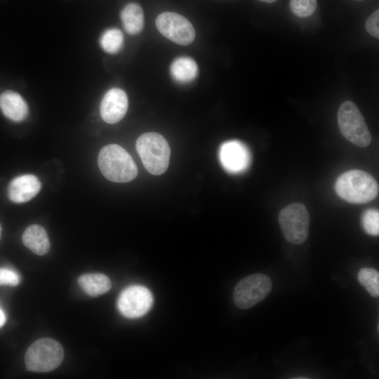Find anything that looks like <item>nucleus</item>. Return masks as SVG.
<instances>
[{"mask_svg":"<svg viewBox=\"0 0 379 379\" xmlns=\"http://www.w3.org/2000/svg\"><path fill=\"white\" fill-rule=\"evenodd\" d=\"M335 190L339 197L349 203L365 204L378 196V184L368 173L351 170L337 179Z\"/></svg>","mask_w":379,"mask_h":379,"instance_id":"1","label":"nucleus"},{"mask_svg":"<svg viewBox=\"0 0 379 379\" xmlns=\"http://www.w3.org/2000/svg\"><path fill=\"white\" fill-rule=\"evenodd\" d=\"M98 164L102 175L112 182H128L138 175L137 166L131 155L116 144L100 149Z\"/></svg>","mask_w":379,"mask_h":379,"instance_id":"2","label":"nucleus"},{"mask_svg":"<svg viewBox=\"0 0 379 379\" xmlns=\"http://www.w3.org/2000/svg\"><path fill=\"white\" fill-rule=\"evenodd\" d=\"M135 147L149 173L159 175L167 170L171 150L164 136L154 132L143 133L137 139Z\"/></svg>","mask_w":379,"mask_h":379,"instance_id":"3","label":"nucleus"},{"mask_svg":"<svg viewBox=\"0 0 379 379\" xmlns=\"http://www.w3.org/2000/svg\"><path fill=\"white\" fill-rule=\"evenodd\" d=\"M64 358V350L57 340L44 338L34 342L27 349L25 362L28 371L45 373L58 368Z\"/></svg>","mask_w":379,"mask_h":379,"instance_id":"4","label":"nucleus"},{"mask_svg":"<svg viewBox=\"0 0 379 379\" xmlns=\"http://www.w3.org/2000/svg\"><path fill=\"white\" fill-rule=\"evenodd\" d=\"M338 124L343 136L352 144L365 147L371 142V135L357 106L345 101L338 112Z\"/></svg>","mask_w":379,"mask_h":379,"instance_id":"5","label":"nucleus"},{"mask_svg":"<svg viewBox=\"0 0 379 379\" xmlns=\"http://www.w3.org/2000/svg\"><path fill=\"white\" fill-rule=\"evenodd\" d=\"M279 222L288 242L300 244L307 239L310 215L303 204L294 203L284 207L279 214Z\"/></svg>","mask_w":379,"mask_h":379,"instance_id":"6","label":"nucleus"},{"mask_svg":"<svg viewBox=\"0 0 379 379\" xmlns=\"http://www.w3.org/2000/svg\"><path fill=\"white\" fill-rule=\"evenodd\" d=\"M272 281L264 274H253L240 280L233 292V300L240 309H249L265 299L272 290Z\"/></svg>","mask_w":379,"mask_h":379,"instance_id":"7","label":"nucleus"},{"mask_svg":"<svg viewBox=\"0 0 379 379\" xmlns=\"http://www.w3.org/2000/svg\"><path fill=\"white\" fill-rule=\"evenodd\" d=\"M155 23L161 34L178 44L189 45L195 38L192 23L180 14L164 12L157 16Z\"/></svg>","mask_w":379,"mask_h":379,"instance_id":"8","label":"nucleus"},{"mask_svg":"<svg viewBox=\"0 0 379 379\" xmlns=\"http://www.w3.org/2000/svg\"><path fill=\"white\" fill-rule=\"evenodd\" d=\"M152 303L153 296L147 288L141 285H132L120 293L117 307L125 317L135 319L148 312Z\"/></svg>","mask_w":379,"mask_h":379,"instance_id":"9","label":"nucleus"},{"mask_svg":"<svg viewBox=\"0 0 379 379\" xmlns=\"http://www.w3.org/2000/svg\"><path fill=\"white\" fill-rule=\"evenodd\" d=\"M219 159L223 168L232 173L244 171L251 164L248 149L237 140L223 143L220 148Z\"/></svg>","mask_w":379,"mask_h":379,"instance_id":"10","label":"nucleus"},{"mask_svg":"<svg viewBox=\"0 0 379 379\" xmlns=\"http://www.w3.org/2000/svg\"><path fill=\"white\" fill-rule=\"evenodd\" d=\"M128 106V97L121 88L109 89L103 96L100 107L102 119L108 124H115L125 116Z\"/></svg>","mask_w":379,"mask_h":379,"instance_id":"11","label":"nucleus"},{"mask_svg":"<svg viewBox=\"0 0 379 379\" xmlns=\"http://www.w3.org/2000/svg\"><path fill=\"white\" fill-rule=\"evenodd\" d=\"M41 188V182L36 176L22 175L10 182L7 190L8 197L16 204L25 203L36 197Z\"/></svg>","mask_w":379,"mask_h":379,"instance_id":"12","label":"nucleus"},{"mask_svg":"<svg viewBox=\"0 0 379 379\" xmlns=\"http://www.w3.org/2000/svg\"><path fill=\"white\" fill-rule=\"evenodd\" d=\"M0 109L5 117L16 122L25 120L29 113L26 101L19 93L11 90L0 95Z\"/></svg>","mask_w":379,"mask_h":379,"instance_id":"13","label":"nucleus"},{"mask_svg":"<svg viewBox=\"0 0 379 379\" xmlns=\"http://www.w3.org/2000/svg\"><path fill=\"white\" fill-rule=\"evenodd\" d=\"M24 245L38 255L46 254L50 249V241L45 229L39 225H31L22 237Z\"/></svg>","mask_w":379,"mask_h":379,"instance_id":"14","label":"nucleus"},{"mask_svg":"<svg viewBox=\"0 0 379 379\" xmlns=\"http://www.w3.org/2000/svg\"><path fill=\"white\" fill-rule=\"evenodd\" d=\"M78 284L88 295L98 296L110 290L112 283L109 278L101 273H88L78 278Z\"/></svg>","mask_w":379,"mask_h":379,"instance_id":"15","label":"nucleus"},{"mask_svg":"<svg viewBox=\"0 0 379 379\" xmlns=\"http://www.w3.org/2000/svg\"><path fill=\"white\" fill-rule=\"evenodd\" d=\"M121 20L128 34L135 35L140 33L144 26V14L141 6L135 3L127 4L121 12Z\"/></svg>","mask_w":379,"mask_h":379,"instance_id":"16","label":"nucleus"},{"mask_svg":"<svg viewBox=\"0 0 379 379\" xmlns=\"http://www.w3.org/2000/svg\"><path fill=\"white\" fill-rule=\"evenodd\" d=\"M198 73L196 62L190 57H179L171 65V74L176 81L187 84L193 81Z\"/></svg>","mask_w":379,"mask_h":379,"instance_id":"17","label":"nucleus"},{"mask_svg":"<svg viewBox=\"0 0 379 379\" xmlns=\"http://www.w3.org/2000/svg\"><path fill=\"white\" fill-rule=\"evenodd\" d=\"M124 35L117 28L106 29L100 38V44L107 53L114 54L119 52L123 46Z\"/></svg>","mask_w":379,"mask_h":379,"instance_id":"18","label":"nucleus"},{"mask_svg":"<svg viewBox=\"0 0 379 379\" xmlns=\"http://www.w3.org/2000/svg\"><path fill=\"white\" fill-rule=\"evenodd\" d=\"M358 281L368 293L378 298L379 295V273L373 268H361L358 273Z\"/></svg>","mask_w":379,"mask_h":379,"instance_id":"19","label":"nucleus"},{"mask_svg":"<svg viewBox=\"0 0 379 379\" xmlns=\"http://www.w3.org/2000/svg\"><path fill=\"white\" fill-rule=\"evenodd\" d=\"M361 225L368 234L378 236L379 234V212L377 209L370 208L364 211L361 217Z\"/></svg>","mask_w":379,"mask_h":379,"instance_id":"20","label":"nucleus"},{"mask_svg":"<svg viewBox=\"0 0 379 379\" xmlns=\"http://www.w3.org/2000/svg\"><path fill=\"white\" fill-rule=\"evenodd\" d=\"M291 11L298 17L306 18L312 15L317 8V0H290Z\"/></svg>","mask_w":379,"mask_h":379,"instance_id":"21","label":"nucleus"},{"mask_svg":"<svg viewBox=\"0 0 379 379\" xmlns=\"http://www.w3.org/2000/svg\"><path fill=\"white\" fill-rule=\"evenodd\" d=\"M19 274L8 267L0 268V286H15L20 284Z\"/></svg>","mask_w":379,"mask_h":379,"instance_id":"22","label":"nucleus"},{"mask_svg":"<svg viewBox=\"0 0 379 379\" xmlns=\"http://www.w3.org/2000/svg\"><path fill=\"white\" fill-rule=\"evenodd\" d=\"M366 31L372 36L379 38V10L371 13L365 23Z\"/></svg>","mask_w":379,"mask_h":379,"instance_id":"23","label":"nucleus"},{"mask_svg":"<svg viewBox=\"0 0 379 379\" xmlns=\"http://www.w3.org/2000/svg\"><path fill=\"white\" fill-rule=\"evenodd\" d=\"M5 321H6L5 314L0 308V327L4 325Z\"/></svg>","mask_w":379,"mask_h":379,"instance_id":"24","label":"nucleus"},{"mask_svg":"<svg viewBox=\"0 0 379 379\" xmlns=\"http://www.w3.org/2000/svg\"><path fill=\"white\" fill-rule=\"evenodd\" d=\"M259 1H263V2H265V3H268V4H271V3H273V2L276 1L277 0H259Z\"/></svg>","mask_w":379,"mask_h":379,"instance_id":"25","label":"nucleus"},{"mask_svg":"<svg viewBox=\"0 0 379 379\" xmlns=\"http://www.w3.org/2000/svg\"><path fill=\"white\" fill-rule=\"evenodd\" d=\"M1 232H2V227H1V225H0V239L1 237Z\"/></svg>","mask_w":379,"mask_h":379,"instance_id":"26","label":"nucleus"},{"mask_svg":"<svg viewBox=\"0 0 379 379\" xmlns=\"http://www.w3.org/2000/svg\"><path fill=\"white\" fill-rule=\"evenodd\" d=\"M357 1H363V0H357Z\"/></svg>","mask_w":379,"mask_h":379,"instance_id":"27","label":"nucleus"}]
</instances>
